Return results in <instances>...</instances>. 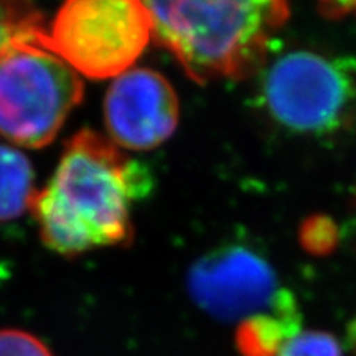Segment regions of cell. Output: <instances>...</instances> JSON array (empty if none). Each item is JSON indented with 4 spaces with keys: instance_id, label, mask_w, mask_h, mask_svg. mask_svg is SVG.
<instances>
[{
    "instance_id": "6da1fadb",
    "label": "cell",
    "mask_w": 356,
    "mask_h": 356,
    "mask_svg": "<svg viewBox=\"0 0 356 356\" xmlns=\"http://www.w3.org/2000/svg\"><path fill=\"white\" fill-rule=\"evenodd\" d=\"M152 186L142 163L84 129L66 144L51 180L35 197L40 236L63 256L131 241L132 204Z\"/></svg>"
},
{
    "instance_id": "7a4b0ae2",
    "label": "cell",
    "mask_w": 356,
    "mask_h": 356,
    "mask_svg": "<svg viewBox=\"0 0 356 356\" xmlns=\"http://www.w3.org/2000/svg\"><path fill=\"white\" fill-rule=\"evenodd\" d=\"M152 38L191 79H243L264 65L273 35L289 19L286 2H144Z\"/></svg>"
},
{
    "instance_id": "3957f363",
    "label": "cell",
    "mask_w": 356,
    "mask_h": 356,
    "mask_svg": "<svg viewBox=\"0 0 356 356\" xmlns=\"http://www.w3.org/2000/svg\"><path fill=\"white\" fill-rule=\"evenodd\" d=\"M43 33L24 30L0 50V136L26 149L53 142L84 95L81 76Z\"/></svg>"
},
{
    "instance_id": "277c9868",
    "label": "cell",
    "mask_w": 356,
    "mask_h": 356,
    "mask_svg": "<svg viewBox=\"0 0 356 356\" xmlns=\"http://www.w3.org/2000/svg\"><path fill=\"white\" fill-rule=\"evenodd\" d=\"M152 40V22L137 0H71L61 6L43 42L79 76L118 78Z\"/></svg>"
},
{
    "instance_id": "5b68a950",
    "label": "cell",
    "mask_w": 356,
    "mask_h": 356,
    "mask_svg": "<svg viewBox=\"0 0 356 356\" xmlns=\"http://www.w3.org/2000/svg\"><path fill=\"white\" fill-rule=\"evenodd\" d=\"M343 60L291 51L269 66L264 106L280 126L300 134H328L343 126L356 99L353 71Z\"/></svg>"
},
{
    "instance_id": "8992f818",
    "label": "cell",
    "mask_w": 356,
    "mask_h": 356,
    "mask_svg": "<svg viewBox=\"0 0 356 356\" xmlns=\"http://www.w3.org/2000/svg\"><path fill=\"white\" fill-rule=\"evenodd\" d=\"M191 300L213 318L241 323L277 310L292 293L280 287L277 273L261 252L244 244H225L190 267Z\"/></svg>"
},
{
    "instance_id": "52a82bcc",
    "label": "cell",
    "mask_w": 356,
    "mask_h": 356,
    "mask_svg": "<svg viewBox=\"0 0 356 356\" xmlns=\"http://www.w3.org/2000/svg\"><path fill=\"white\" fill-rule=\"evenodd\" d=\"M180 121V102L163 74L131 68L114 78L104 99V124L115 147L152 150L170 139Z\"/></svg>"
},
{
    "instance_id": "ba28073f",
    "label": "cell",
    "mask_w": 356,
    "mask_h": 356,
    "mask_svg": "<svg viewBox=\"0 0 356 356\" xmlns=\"http://www.w3.org/2000/svg\"><path fill=\"white\" fill-rule=\"evenodd\" d=\"M299 332L300 312L292 296L277 310L239 323L236 346L243 356H277Z\"/></svg>"
},
{
    "instance_id": "9c48e42d",
    "label": "cell",
    "mask_w": 356,
    "mask_h": 356,
    "mask_svg": "<svg viewBox=\"0 0 356 356\" xmlns=\"http://www.w3.org/2000/svg\"><path fill=\"white\" fill-rule=\"evenodd\" d=\"M37 193L33 167L26 155L0 145V221L17 220L32 210Z\"/></svg>"
},
{
    "instance_id": "30bf717a",
    "label": "cell",
    "mask_w": 356,
    "mask_h": 356,
    "mask_svg": "<svg viewBox=\"0 0 356 356\" xmlns=\"http://www.w3.org/2000/svg\"><path fill=\"white\" fill-rule=\"evenodd\" d=\"M277 356H343L340 341L327 332H299Z\"/></svg>"
},
{
    "instance_id": "8fae6325",
    "label": "cell",
    "mask_w": 356,
    "mask_h": 356,
    "mask_svg": "<svg viewBox=\"0 0 356 356\" xmlns=\"http://www.w3.org/2000/svg\"><path fill=\"white\" fill-rule=\"evenodd\" d=\"M0 356H53L40 338L24 330H0Z\"/></svg>"
},
{
    "instance_id": "7c38bea8",
    "label": "cell",
    "mask_w": 356,
    "mask_h": 356,
    "mask_svg": "<svg viewBox=\"0 0 356 356\" xmlns=\"http://www.w3.org/2000/svg\"><path fill=\"white\" fill-rule=\"evenodd\" d=\"M17 6L0 3V50L6 47L13 35L24 30L38 29V13L26 12V8L19 12Z\"/></svg>"
},
{
    "instance_id": "4fadbf2b",
    "label": "cell",
    "mask_w": 356,
    "mask_h": 356,
    "mask_svg": "<svg viewBox=\"0 0 356 356\" xmlns=\"http://www.w3.org/2000/svg\"><path fill=\"white\" fill-rule=\"evenodd\" d=\"M337 231L328 218L315 216L309 220L302 228V243L309 251L328 252L335 246Z\"/></svg>"
}]
</instances>
